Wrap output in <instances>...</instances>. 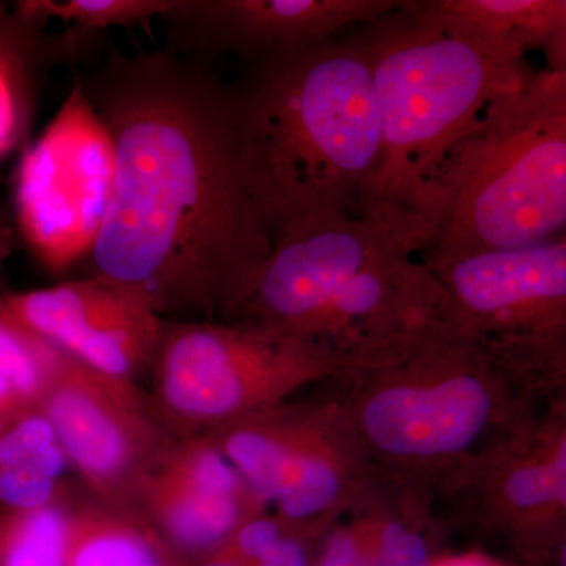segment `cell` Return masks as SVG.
Segmentation results:
<instances>
[{
	"instance_id": "cell-6",
	"label": "cell",
	"mask_w": 566,
	"mask_h": 566,
	"mask_svg": "<svg viewBox=\"0 0 566 566\" xmlns=\"http://www.w3.org/2000/svg\"><path fill=\"white\" fill-rule=\"evenodd\" d=\"M401 0H175L163 14L170 51L234 52L249 63L363 28Z\"/></svg>"
},
{
	"instance_id": "cell-25",
	"label": "cell",
	"mask_w": 566,
	"mask_h": 566,
	"mask_svg": "<svg viewBox=\"0 0 566 566\" xmlns=\"http://www.w3.org/2000/svg\"><path fill=\"white\" fill-rule=\"evenodd\" d=\"M282 538L281 532L273 521L259 520L241 528L237 539V551L240 560L256 562L277 545Z\"/></svg>"
},
{
	"instance_id": "cell-18",
	"label": "cell",
	"mask_w": 566,
	"mask_h": 566,
	"mask_svg": "<svg viewBox=\"0 0 566 566\" xmlns=\"http://www.w3.org/2000/svg\"><path fill=\"white\" fill-rule=\"evenodd\" d=\"M227 452L260 494L279 501L292 480L297 458L268 436L252 431L233 434Z\"/></svg>"
},
{
	"instance_id": "cell-14",
	"label": "cell",
	"mask_w": 566,
	"mask_h": 566,
	"mask_svg": "<svg viewBox=\"0 0 566 566\" xmlns=\"http://www.w3.org/2000/svg\"><path fill=\"white\" fill-rule=\"evenodd\" d=\"M65 566H172L147 535L111 521L69 524Z\"/></svg>"
},
{
	"instance_id": "cell-22",
	"label": "cell",
	"mask_w": 566,
	"mask_h": 566,
	"mask_svg": "<svg viewBox=\"0 0 566 566\" xmlns=\"http://www.w3.org/2000/svg\"><path fill=\"white\" fill-rule=\"evenodd\" d=\"M506 493L520 506L565 501V446L556 464L523 469L512 475L506 483Z\"/></svg>"
},
{
	"instance_id": "cell-30",
	"label": "cell",
	"mask_w": 566,
	"mask_h": 566,
	"mask_svg": "<svg viewBox=\"0 0 566 566\" xmlns=\"http://www.w3.org/2000/svg\"><path fill=\"white\" fill-rule=\"evenodd\" d=\"M205 566H243L238 560H233V558H218V560H212L210 564Z\"/></svg>"
},
{
	"instance_id": "cell-7",
	"label": "cell",
	"mask_w": 566,
	"mask_h": 566,
	"mask_svg": "<svg viewBox=\"0 0 566 566\" xmlns=\"http://www.w3.org/2000/svg\"><path fill=\"white\" fill-rule=\"evenodd\" d=\"M3 301L18 322L106 379L132 374L158 352L163 337L150 305L99 275Z\"/></svg>"
},
{
	"instance_id": "cell-1",
	"label": "cell",
	"mask_w": 566,
	"mask_h": 566,
	"mask_svg": "<svg viewBox=\"0 0 566 566\" xmlns=\"http://www.w3.org/2000/svg\"><path fill=\"white\" fill-rule=\"evenodd\" d=\"M81 85L115 153L95 275L156 314L251 296L273 237L241 174L233 85L172 51L114 52Z\"/></svg>"
},
{
	"instance_id": "cell-5",
	"label": "cell",
	"mask_w": 566,
	"mask_h": 566,
	"mask_svg": "<svg viewBox=\"0 0 566 566\" xmlns=\"http://www.w3.org/2000/svg\"><path fill=\"white\" fill-rule=\"evenodd\" d=\"M115 153L81 82L25 150L14 182L18 229L52 273L91 255L109 214Z\"/></svg>"
},
{
	"instance_id": "cell-8",
	"label": "cell",
	"mask_w": 566,
	"mask_h": 566,
	"mask_svg": "<svg viewBox=\"0 0 566 566\" xmlns=\"http://www.w3.org/2000/svg\"><path fill=\"white\" fill-rule=\"evenodd\" d=\"M292 346L286 334L274 329L164 326L158 346L164 398L182 416L230 415L248 400L253 376L262 378L289 356Z\"/></svg>"
},
{
	"instance_id": "cell-15",
	"label": "cell",
	"mask_w": 566,
	"mask_h": 566,
	"mask_svg": "<svg viewBox=\"0 0 566 566\" xmlns=\"http://www.w3.org/2000/svg\"><path fill=\"white\" fill-rule=\"evenodd\" d=\"M174 6L175 0H24L17 3L14 14L36 28L59 20L95 31L111 25L147 24Z\"/></svg>"
},
{
	"instance_id": "cell-16",
	"label": "cell",
	"mask_w": 566,
	"mask_h": 566,
	"mask_svg": "<svg viewBox=\"0 0 566 566\" xmlns=\"http://www.w3.org/2000/svg\"><path fill=\"white\" fill-rule=\"evenodd\" d=\"M69 524L51 509L0 521V566H65Z\"/></svg>"
},
{
	"instance_id": "cell-12",
	"label": "cell",
	"mask_w": 566,
	"mask_h": 566,
	"mask_svg": "<svg viewBox=\"0 0 566 566\" xmlns=\"http://www.w3.org/2000/svg\"><path fill=\"white\" fill-rule=\"evenodd\" d=\"M48 419L59 444L93 479H112L128 464V434L117 415L92 390L80 386L55 390L48 405Z\"/></svg>"
},
{
	"instance_id": "cell-10",
	"label": "cell",
	"mask_w": 566,
	"mask_h": 566,
	"mask_svg": "<svg viewBox=\"0 0 566 566\" xmlns=\"http://www.w3.org/2000/svg\"><path fill=\"white\" fill-rule=\"evenodd\" d=\"M490 412L485 387L455 376L433 389H390L365 406L364 422L376 444L395 455H439L471 444Z\"/></svg>"
},
{
	"instance_id": "cell-17",
	"label": "cell",
	"mask_w": 566,
	"mask_h": 566,
	"mask_svg": "<svg viewBox=\"0 0 566 566\" xmlns=\"http://www.w3.org/2000/svg\"><path fill=\"white\" fill-rule=\"evenodd\" d=\"M39 29L0 44V158L20 140L28 123V69L39 44Z\"/></svg>"
},
{
	"instance_id": "cell-20",
	"label": "cell",
	"mask_w": 566,
	"mask_h": 566,
	"mask_svg": "<svg viewBox=\"0 0 566 566\" xmlns=\"http://www.w3.org/2000/svg\"><path fill=\"white\" fill-rule=\"evenodd\" d=\"M55 479L44 474L35 458L25 463L0 468V502L18 512H35L46 509Z\"/></svg>"
},
{
	"instance_id": "cell-2",
	"label": "cell",
	"mask_w": 566,
	"mask_h": 566,
	"mask_svg": "<svg viewBox=\"0 0 566 566\" xmlns=\"http://www.w3.org/2000/svg\"><path fill=\"white\" fill-rule=\"evenodd\" d=\"M233 87L241 174L273 240L363 210L382 137L360 28L249 63Z\"/></svg>"
},
{
	"instance_id": "cell-24",
	"label": "cell",
	"mask_w": 566,
	"mask_h": 566,
	"mask_svg": "<svg viewBox=\"0 0 566 566\" xmlns=\"http://www.w3.org/2000/svg\"><path fill=\"white\" fill-rule=\"evenodd\" d=\"M368 566H430V558L422 536L400 524H390Z\"/></svg>"
},
{
	"instance_id": "cell-19",
	"label": "cell",
	"mask_w": 566,
	"mask_h": 566,
	"mask_svg": "<svg viewBox=\"0 0 566 566\" xmlns=\"http://www.w3.org/2000/svg\"><path fill=\"white\" fill-rule=\"evenodd\" d=\"M335 493L337 476L329 465L297 458L292 480L279 497V504L286 516L301 520L329 505Z\"/></svg>"
},
{
	"instance_id": "cell-27",
	"label": "cell",
	"mask_w": 566,
	"mask_h": 566,
	"mask_svg": "<svg viewBox=\"0 0 566 566\" xmlns=\"http://www.w3.org/2000/svg\"><path fill=\"white\" fill-rule=\"evenodd\" d=\"M255 566H311L304 547L292 538H281L273 549L266 554Z\"/></svg>"
},
{
	"instance_id": "cell-29",
	"label": "cell",
	"mask_w": 566,
	"mask_h": 566,
	"mask_svg": "<svg viewBox=\"0 0 566 566\" xmlns=\"http://www.w3.org/2000/svg\"><path fill=\"white\" fill-rule=\"evenodd\" d=\"M17 232H14V227L11 226L7 216L0 211V259H6L9 256L11 251L17 248Z\"/></svg>"
},
{
	"instance_id": "cell-9",
	"label": "cell",
	"mask_w": 566,
	"mask_h": 566,
	"mask_svg": "<svg viewBox=\"0 0 566 566\" xmlns=\"http://www.w3.org/2000/svg\"><path fill=\"white\" fill-rule=\"evenodd\" d=\"M428 270L441 277V292H449L469 318L545 326V319L560 315L566 296V234L526 248L458 256Z\"/></svg>"
},
{
	"instance_id": "cell-26",
	"label": "cell",
	"mask_w": 566,
	"mask_h": 566,
	"mask_svg": "<svg viewBox=\"0 0 566 566\" xmlns=\"http://www.w3.org/2000/svg\"><path fill=\"white\" fill-rule=\"evenodd\" d=\"M363 546L349 535L338 534L327 543L319 566H368Z\"/></svg>"
},
{
	"instance_id": "cell-13",
	"label": "cell",
	"mask_w": 566,
	"mask_h": 566,
	"mask_svg": "<svg viewBox=\"0 0 566 566\" xmlns=\"http://www.w3.org/2000/svg\"><path fill=\"white\" fill-rule=\"evenodd\" d=\"M161 497L167 532L185 549L202 551L218 545L238 521L232 495L197 493L166 480Z\"/></svg>"
},
{
	"instance_id": "cell-3",
	"label": "cell",
	"mask_w": 566,
	"mask_h": 566,
	"mask_svg": "<svg viewBox=\"0 0 566 566\" xmlns=\"http://www.w3.org/2000/svg\"><path fill=\"white\" fill-rule=\"evenodd\" d=\"M566 229V71H527L447 159L428 266L526 248Z\"/></svg>"
},
{
	"instance_id": "cell-23",
	"label": "cell",
	"mask_w": 566,
	"mask_h": 566,
	"mask_svg": "<svg viewBox=\"0 0 566 566\" xmlns=\"http://www.w3.org/2000/svg\"><path fill=\"white\" fill-rule=\"evenodd\" d=\"M57 442L48 417H29L0 438V468L25 463Z\"/></svg>"
},
{
	"instance_id": "cell-4",
	"label": "cell",
	"mask_w": 566,
	"mask_h": 566,
	"mask_svg": "<svg viewBox=\"0 0 566 566\" xmlns=\"http://www.w3.org/2000/svg\"><path fill=\"white\" fill-rule=\"evenodd\" d=\"M379 118L381 156L365 203H386L434 223L447 159L488 103L531 66L505 65L439 29L412 0L360 28Z\"/></svg>"
},
{
	"instance_id": "cell-11",
	"label": "cell",
	"mask_w": 566,
	"mask_h": 566,
	"mask_svg": "<svg viewBox=\"0 0 566 566\" xmlns=\"http://www.w3.org/2000/svg\"><path fill=\"white\" fill-rule=\"evenodd\" d=\"M439 29L491 61L517 65L546 55L547 70L566 71L565 0H412Z\"/></svg>"
},
{
	"instance_id": "cell-28",
	"label": "cell",
	"mask_w": 566,
	"mask_h": 566,
	"mask_svg": "<svg viewBox=\"0 0 566 566\" xmlns=\"http://www.w3.org/2000/svg\"><path fill=\"white\" fill-rule=\"evenodd\" d=\"M28 29L24 22L9 13L6 3H0V44L20 39L21 35L28 32Z\"/></svg>"
},
{
	"instance_id": "cell-21",
	"label": "cell",
	"mask_w": 566,
	"mask_h": 566,
	"mask_svg": "<svg viewBox=\"0 0 566 566\" xmlns=\"http://www.w3.org/2000/svg\"><path fill=\"white\" fill-rule=\"evenodd\" d=\"M167 482L197 493L232 495L237 486V475L218 453L200 452L186 461H180L167 476Z\"/></svg>"
}]
</instances>
